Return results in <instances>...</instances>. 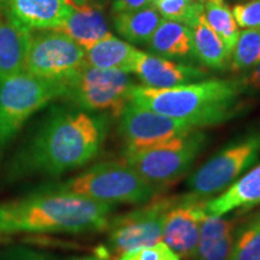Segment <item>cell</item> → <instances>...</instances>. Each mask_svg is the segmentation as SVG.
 <instances>
[{
    "label": "cell",
    "instance_id": "obj_15",
    "mask_svg": "<svg viewBox=\"0 0 260 260\" xmlns=\"http://www.w3.org/2000/svg\"><path fill=\"white\" fill-rule=\"evenodd\" d=\"M54 30L69 37L84 51L112 37L102 9L90 3L81 6L73 5L70 14Z\"/></svg>",
    "mask_w": 260,
    "mask_h": 260
},
{
    "label": "cell",
    "instance_id": "obj_23",
    "mask_svg": "<svg viewBox=\"0 0 260 260\" xmlns=\"http://www.w3.org/2000/svg\"><path fill=\"white\" fill-rule=\"evenodd\" d=\"M199 2L203 5L205 19L223 41L228 53L232 58L233 50L240 34L232 9L228 6L225 0H199Z\"/></svg>",
    "mask_w": 260,
    "mask_h": 260
},
{
    "label": "cell",
    "instance_id": "obj_6",
    "mask_svg": "<svg viewBox=\"0 0 260 260\" xmlns=\"http://www.w3.org/2000/svg\"><path fill=\"white\" fill-rule=\"evenodd\" d=\"M61 82L22 71L0 80V153L16 138L30 117L60 98Z\"/></svg>",
    "mask_w": 260,
    "mask_h": 260
},
{
    "label": "cell",
    "instance_id": "obj_18",
    "mask_svg": "<svg viewBox=\"0 0 260 260\" xmlns=\"http://www.w3.org/2000/svg\"><path fill=\"white\" fill-rule=\"evenodd\" d=\"M140 52L133 45L112 35L84 51V64L98 69L132 73Z\"/></svg>",
    "mask_w": 260,
    "mask_h": 260
},
{
    "label": "cell",
    "instance_id": "obj_19",
    "mask_svg": "<svg viewBox=\"0 0 260 260\" xmlns=\"http://www.w3.org/2000/svg\"><path fill=\"white\" fill-rule=\"evenodd\" d=\"M30 32L0 15V80L24 71Z\"/></svg>",
    "mask_w": 260,
    "mask_h": 260
},
{
    "label": "cell",
    "instance_id": "obj_8",
    "mask_svg": "<svg viewBox=\"0 0 260 260\" xmlns=\"http://www.w3.org/2000/svg\"><path fill=\"white\" fill-rule=\"evenodd\" d=\"M84 65V50L63 32H30L24 65L28 74L42 80L64 82Z\"/></svg>",
    "mask_w": 260,
    "mask_h": 260
},
{
    "label": "cell",
    "instance_id": "obj_30",
    "mask_svg": "<svg viewBox=\"0 0 260 260\" xmlns=\"http://www.w3.org/2000/svg\"><path fill=\"white\" fill-rule=\"evenodd\" d=\"M237 80L243 94H249V95L260 94V63Z\"/></svg>",
    "mask_w": 260,
    "mask_h": 260
},
{
    "label": "cell",
    "instance_id": "obj_24",
    "mask_svg": "<svg viewBox=\"0 0 260 260\" xmlns=\"http://www.w3.org/2000/svg\"><path fill=\"white\" fill-rule=\"evenodd\" d=\"M232 260H260V211L237 223Z\"/></svg>",
    "mask_w": 260,
    "mask_h": 260
},
{
    "label": "cell",
    "instance_id": "obj_3",
    "mask_svg": "<svg viewBox=\"0 0 260 260\" xmlns=\"http://www.w3.org/2000/svg\"><path fill=\"white\" fill-rule=\"evenodd\" d=\"M239 80H207L174 88L135 86L130 102L194 128L222 124L243 109Z\"/></svg>",
    "mask_w": 260,
    "mask_h": 260
},
{
    "label": "cell",
    "instance_id": "obj_35",
    "mask_svg": "<svg viewBox=\"0 0 260 260\" xmlns=\"http://www.w3.org/2000/svg\"><path fill=\"white\" fill-rule=\"evenodd\" d=\"M3 240H4V237H3L2 235H0V242H2V241H3Z\"/></svg>",
    "mask_w": 260,
    "mask_h": 260
},
{
    "label": "cell",
    "instance_id": "obj_5",
    "mask_svg": "<svg viewBox=\"0 0 260 260\" xmlns=\"http://www.w3.org/2000/svg\"><path fill=\"white\" fill-rule=\"evenodd\" d=\"M61 87L60 98L75 109L119 117L130 103L135 83L129 73L84 65L61 82Z\"/></svg>",
    "mask_w": 260,
    "mask_h": 260
},
{
    "label": "cell",
    "instance_id": "obj_9",
    "mask_svg": "<svg viewBox=\"0 0 260 260\" xmlns=\"http://www.w3.org/2000/svg\"><path fill=\"white\" fill-rule=\"evenodd\" d=\"M260 153V129L243 136L214 154L189 178L190 194L205 198L226 189L251 167Z\"/></svg>",
    "mask_w": 260,
    "mask_h": 260
},
{
    "label": "cell",
    "instance_id": "obj_28",
    "mask_svg": "<svg viewBox=\"0 0 260 260\" xmlns=\"http://www.w3.org/2000/svg\"><path fill=\"white\" fill-rule=\"evenodd\" d=\"M118 260H180V256L164 242H159L157 245L123 253Z\"/></svg>",
    "mask_w": 260,
    "mask_h": 260
},
{
    "label": "cell",
    "instance_id": "obj_22",
    "mask_svg": "<svg viewBox=\"0 0 260 260\" xmlns=\"http://www.w3.org/2000/svg\"><path fill=\"white\" fill-rule=\"evenodd\" d=\"M189 28L193 39V52L198 59L211 69L222 70L226 68L230 54L220 38L207 23L205 16L201 15Z\"/></svg>",
    "mask_w": 260,
    "mask_h": 260
},
{
    "label": "cell",
    "instance_id": "obj_25",
    "mask_svg": "<svg viewBox=\"0 0 260 260\" xmlns=\"http://www.w3.org/2000/svg\"><path fill=\"white\" fill-rule=\"evenodd\" d=\"M260 63V29H243L240 31L230 58L233 71H248Z\"/></svg>",
    "mask_w": 260,
    "mask_h": 260
},
{
    "label": "cell",
    "instance_id": "obj_27",
    "mask_svg": "<svg viewBox=\"0 0 260 260\" xmlns=\"http://www.w3.org/2000/svg\"><path fill=\"white\" fill-rule=\"evenodd\" d=\"M237 27L260 29V0H246L234 5L232 10Z\"/></svg>",
    "mask_w": 260,
    "mask_h": 260
},
{
    "label": "cell",
    "instance_id": "obj_17",
    "mask_svg": "<svg viewBox=\"0 0 260 260\" xmlns=\"http://www.w3.org/2000/svg\"><path fill=\"white\" fill-rule=\"evenodd\" d=\"M260 205V165L234 181L218 197L207 199L206 214L222 217L233 211H247Z\"/></svg>",
    "mask_w": 260,
    "mask_h": 260
},
{
    "label": "cell",
    "instance_id": "obj_32",
    "mask_svg": "<svg viewBox=\"0 0 260 260\" xmlns=\"http://www.w3.org/2000/svg\"><path fill=\"white\" fill-rule=\"evenodd\" d=\"M71 260H116L112 258V255L107 252L106 248H102L98 251L94 255H87V256H80V258H74Z\"/></svg>",
    "mask_w": 260,
    "mask_h": 260
},
{
    "label": "cell",
    "instance_id": "obj_33",
    "mask_svg": "<svg viewBox=\"0 0 260 260\" xmlns=\"http://www.w3.org/2000/svg\"><path fill=\"white\" fill-rule=\"evenodd\" d=\"M69 2H71L74 5H76V6H81V5L87 4V3H89V0H69Z\"/></svg>",
    "mask_w": 260,
    "mask_h": 260
},
{
    "label": "cell",
    "instance_id": "obj_12",
    "mask_svg": "<svg viewBox=\"0 0 260 260\" xmlns=\"http://www.w3.org/2000/svg\"><path fill=\"white\" fill-rule=\"evenodd\" d=\"M206 200L193 194L177 198L165 216L162 240L180 258H193L199 241L201 222L206 217Z\"/></svg>",
    "mask_w": 260,
    "mask_h": 260
},
{
    "label": "cell",
    "instance_id": "obj_4",
    "mask_svg": "<svg viewBox=\"0 0 260 260\" xmlns=\"http://www.w3.org/2000/svg\"><path fill=\"white\" fill-rule=\"evenodd\" d=\"M38 189L73 194L109 205L146 204L158 193V187L145 181L124 161L99 162L76 176Z\"/></svg>",
    "mask_w": 260,
    "mask_h": 260
},
{
    "label": "cell",
    "instance_id": "obj_1",
    "mask_svg": "<svg viewBox=\"0 0 260 260\" xmlns=\"http://www.w3.org/2000/svg\"><path fill=\"white\" fill-rule=\"evenodd\" d=\"M109 125V116L103 113L53 110L16 154L14 172L58 176L82 168L102 151Z\"/></svg>",
    "mask_w": 260,
    "mask_h": 260
},
{
    "label": "cell",
    "instance_id": "obj_13",
    "mask_svg": "<svg viewBox=\"0 0 260 260\" xmlns=\"http://www.w3.org/2000/svg\"><path fill=\"white\" fill-rule=\"evenodd\" d=\"M73 5L69 0H4L0 15L25 31L54 30Z\"/></svg>",
    "mask_w": 260,
    "mask_h": 260
},
{
    "label": "cell",
    "instance_id": "obj_20",
    "mask_svg": "<svg viewBox=\"0 0 260 260\" xmlns=\"http://www.w3.org/2000/svg\"><path fill=\"white\" fill-rule=\"evenodd\" d=\"M147 45L149 51L158 54L159 57L183 59L193 53L190 28L164 18Z\"/></svg>",
    "mask_w": 260,
    "mask_h": 260
},
{
    "label": "cell",
    "instance_id": "obj_10",
    "mask_svg": "<svg viewBox=\"0 0 260 260\" xmlns=\"http://www.w3.org/2000/svg\"><path fill=\"white\" fill-rule=\"evenodd\" d=\"M176 200L177 198H159L110 220L107 252L121 256L123 253L161 242L165 216Z\"/></svg>",
    "mask_w": 260,
    "mask_h": 260
},
{
    "label": "cell",
    "instance_id": "obj_21",
    "mask_svg": "<svg viewBox=\"0 0 260 260\" xmlns=\"http://www.w3.org/2000/svg\"><path fill=\"white\" fill-rule=\"evenodd\" d=\"M162 21L153 5L134 11L113 14L115 29L126 41L136 45H147Z\"/></svg>",
    "mask_w": 260,
    "mask_h": 260
},
{
    "label": "cell",
    "instance_id": "obj_2",
    "mask_svg": "<svg viewBox=\"0 0 260 260\" xmlns=\"http://www.w3.org/2000/svg\"><path fill=\"white\" fill-rule=\"evenodd\" d=\"M113 205L73 194L34 190L0 204V235L88 234L106 229Z\"/></svg>",
    "mask_w": 260,
    "mask_h": 260
},
{
    "label": "cell",
    "instance_id": "obj_31",
    "mask_svg": "<svg viewBox=\"0 0 260 260\" xmlns=\"http://www.w3.org/2000/svg\"><path fill=\"white\" fill-rule=\"evenodd\" d=\"M153 0H113L112 11L113 14H119V12H128L147 8L152 5Z\"/></svg>",
    "mask_w": 260,
    "mask_h": 260
},
{
    "label": "cell",
    "instance_id": "obj_7",
    "mask_svg": "<svg viewBox=\"0 0 260 260\" xmlns=\"http://www.w3.org/2000/svg\"><path fill=\"white\" fill-rule=\"evenodd\" d=\"M206 136L194 129L178 136L140 151L123 152L124 162L151 183L159 187L171 183L189 170L204 148Z\"/></svg>",
    "mask_w": 260,
    "mask_h": 260
},
{
    "label": "cell",
    "instance_id": "obj_26",
    "mask_svg": "<svg viewBox=\"0 0 260 260\" xmlns=\"http://www.w3.org/2000/svg\"><path fill=\"white\" fill-rule=\"evenodd\" d=\"M152 5L164 19L177 22L190 27L204 15L203 5L199 0H153Z\"/></svg>",
    "mask_w": 260,
    "mask_h": 260
},
{
    "label": "cell",
    "instance_id": "obj_11",
    "mask_svg": "<svg viewBox=\"0 0 260 260\" xmlns=\"http://www.w3.org/2000/svg\"><path fill=\"white\" fill-rule=\"evenodd\" d=\"M119 118V135L124 142L123 152L152 147L197 129L186 122L144 109L132 102Z\"/></svg>",
    "mask_w": 260,
    "mask_h": 260
},
{
    "label": "cell",
    "instance_id": "obj_34",
    "mask_svg": "<svg viewBox=\"0 0 260 260\" xmlns=\"http://www.w3.org/2000/svg\"><path fill=\"white\" fill-rule=\"evenodd\" d=\"M3 3H4V0H0V8H2V5H3Z\"/></svg>",
    "mask_w": 260,
    "mask_h": 260
},
{
    "label": "cell",
    "instance_id": "obj_14",
    "mask_svg": "<svg viewBox=\"0 0 260 260\" xmlns=\"http://www.w3.org/2000/svg\"><path fill=\"white\" fill-rule=\"evenodd\" d=\"M132 73L136 74L145 87L149 88H174L199 82L207 71L198 67L175 63L159 56L140 52Z\"/></svg>",
    "mask_w": 260,
    "mask_h": 260
},
{
    "label": "cell",
    "instance_id": "obj_16",
    "mask_svg": "<svg viewBox=\"0 0 260 260\" xmlns=\"http://www.w3.org/2000/svg\"><path fill=\"white\" fill-rule=\"evenodd\" d=\"M237 222L206 214L200 225V235L194 260H232Z\"/></svg>",
    "mask_w": 260,
    "mask_h": 260
},
{
    "label": "cell",
    "instance_id": "obj_36",
    "mask_svg": "<svg viewBox=\"0 0 260 260\" xmlns=\"http://www.w3.org/2000/svg\"><path fill=\"white\" fill-rule=\"evenodd\" d=\"M240 2H246V0H240Z\"/></svg>",
    "mask_w": 260,
    "mask_h": 260
},
{
    "label": "cell",
    "instance_id": "obj_29",
    "mask_svg": "<svg viewBox=\"0 0 260 260\" xmlns=\"http://www.w3.org/2000/svg\"><path fill=\"white\" fill-rule=\"evenodd\" d=\"M0 260H56L51 255L29 247L15 246L0 253Z\"/></svg>",
    "mask_w": 260,
    "mask_h": 260
}]
</instances>
